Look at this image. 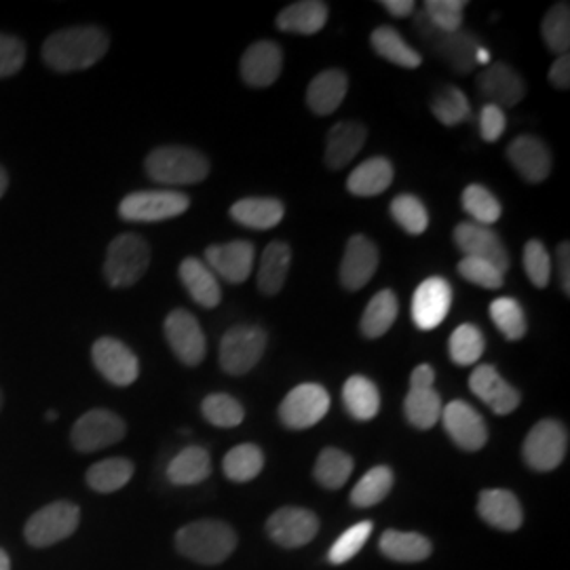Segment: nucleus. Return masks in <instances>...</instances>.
Here are the masks:
<instances>
[{
  "label": "nucleus",
  "mask_w": 570,
  "mask_h": 570,
  "mask_svg": "<svg viewBox=\"0 0 570 570\" xmlns=\"http://www.w3.org/2000/svg\"><path fill=\"white\" fill-rule=\"evenodd\" d=\"M110 39L102 28L77 26L51 35L42 45V60L58 72H77L102 60Z\"/></svg>",
  "instance_id": "obj_1"
},
{
  "label": "nucleus",
  "mask_w": 570,
  "mask_h": 570,
  "mask_svg": "<svg viewBox=\"0 0 570 570\" xmlns=\"http://www.w3.org/2000/svg\"><path fill=\"white\" fill-rule=\"evenodd\" d=\"M176 548L199 564H220L237 548V534L225 522L199 520L180 529Z\"/></svg>",
  "instance_id": "obj_2"
},
{
  "label": "nucleus",
  "mask_w": 570,
  "mask_h": 570,
  "mask_svg": "<svg viewBox=\"0 0 570 570\" xmlns=\"http://www.w3.org/2000/svg\"><path fill=\"white\" fill-rule=\"evenodd\" d=\"M146 174L165 186H188L204 183L209 161L204 153L184 146H161L146 157Z\"/></svg>",
  "instance_id": "obj_3"
},
{
  "label": "nucleus",
  "mask_w": 570,
  "mask_h": 570,
  "mask_svg": "<svg viewBox=\"0 0 570 570\" xmlns=\"http://www.w3.org/2000/svg\"><path fill=\"white\" fill-rule=\"evenodd\" d=\"M414 30L429 49L440 60L446 61L454 72L468 75L475 68V51L482 45L468 30L461 28L456 32H442L435 26H431V21L425 18L423 11L414 16Z\"/></svg>",
  "instance_id": "obj_4"
},
{
  "label": "nucleus",
  "mask_w": 570,
  "mask_h": 570,
  "mask_svg": "<svg viewBox=\"0 0 570 570\" xmlns=\"http://www.w3.org/2000/svg\"><path fill=\"white\" fill-rule=\"evenodd\" d=\"M150 265V247L140 235L125 233L108 245L104 275L112 287L138 284Z\"/></svg>",
  "instance_id": "obj_5"
},
{
  "label": "nucleus",
  "mask_w": 570,
  "mask_h": 570,
  "mask_svg": "<svg viewBox=\"0 0 570 570\" xmlns=\"http://www.w3.org/2000/svg\"><path fill=\"white\" fill-rule=\"evenodd\" d=\"M188 205L190 199L178 190H140L122 199L119 216L127 223H161L183 216Z\"/></svg>",
  "instance_id": "obj_6"
},
{
  "label": "nucleus",
  "mask_w": 570,
  "mask_h": 570,
  "mask_svg": "<svg viewBox=\"0 0 570 570\" xmlns=\"http://www.w3.org/2000/svg\"><path fill=\"white\" fill-rule=\"evenodd\" d=\"M79 520L81 510L75 503L58 501L37 511L28 520L23 534L32 548H49L75 534V530L79 529Z\"/></svg>",
  "instance_id": "obj_7"
},
{
  "label": "nucleus",
  "mask_w": 570,
  "mask_h": 570,
  "mask_svg": "<svg viewBox=\"0 0 570 570\" xmlns=\"http://www.w3.org/2000/svg\"><path fill=\"white\" fill-rule=\"evenodd\" d=\"M567 450H569L567 428L553 419H546L530 429L522 446V454L527 465L534 471H551L562 465Z\"/></svg>",
  "instance_id": "obj_8"
},
{
  "label": "nucleus",
  "mask_w": 570,
  "mask_h": 570,
  "mask_svg": "<svg viewBox=\"0 0 570 570\" xmlns=\"http://www.w3.org/2000/svg\"><path fill=\"white\" fill-rule=\"evenodd\" d=\"M266 332L263 327H230L220 341V367L230 376L247 374L263 357Z\"/></svg>",
  "instance_id": "obj_9"
},
{
  "label": "nucleus",
  "mask_w": 570,
  "mask_h": 570,
  "mask_svg": "<svg viewBox=\"0 0 570 570\" xmlns=\"http://www.w3.org/2000/svg\"><path fill=\"white\" fill-rule=\"evenodd\" d=\"M330 410V393L322 385L305 383L292 389L279 406V419L285 428L301 429L317 425Z\"/></svg>",
  "instance_id": "obj_10"
},
{
  "label": "nucleus",
  "mask_w": 570,
  "mask_h": 570,
  "mask_svg": "<svg viewBox=\"0 0 570 570\" xmlns=\"http://www.w3.org/2000/svg\"><path fill=\"white\" fill-rule=\"evenodd\" d=\"M125 438L121 416L110 410H89L75 423L70 442L79 452H96L119 444Z\"/></svg>",
  "instance_id": "obj_11"
},
{
  "label": "nucleus",
  "mask_w": 570,
  "mask_h": 570,
  "mask_svg": "<svg viewBox=\"0 0 570 570\" xmlns=\"http://www.w3.org/2000/svg\"><path fill=\"white\" fill-rule=\"evenodd\" d=\"M165 338L174 355L184 366H199L204 362L207 343L197 317L184 308H176L165 320Z\"/></svg>",
  "instance_id": "obj_12"
},
{
  "label": "nucleus",
  "mask_w": 570,
  "mask_h": 570,
  "mask_svg": "<svg viewBox=\"0 0 570 570\" xmlns=\"http://www.w3.org/2000/svg\"><path fill=\"white\" fill-rule=\"evenodd\" d=\"M91 357L104 379L117 387H129L140 376V362L136 353L117 338L104 336L96 341Z\"/></svg>",
  "instance_id": "obj_13"
},
{
  "label": "nucleus",
  "mask_w": 570,
  "mask_h": 570,
  "mask_svg": "<svg viewBox=\"0 0 570 570\" xmlns=\"http://www.w3.org/2000/svg\"><path fill=\"white\" fill-rule=\"evenodd\" d=\"M444 429L449 431L452 442L459 449L475 452L482 450L489 442V428L482 419V414L475 407L469 406L468 402L454 400L449 406L442 407Z\"/></svg>",
  "instance_id": "obj_14"
},
{
  "label": "nucleus",
  "mask_w": 570,
  "mask_h": 570,
  "mask_svg": "<svg viewBox=\"0 0 570 570\" xmlns=\"http://www.w3.org/2000/svg\"><path fill=\"white\" fill-rule=\"evenodd\" d=\"M266 530L277 546L285 550H296L315 539L320 530V520L313 511L284 508L268 518Z\"/></svg>",
  "instance_id": "obj_15"
},
{
  "label": "nucleus",
  "mask_w": 570,
  "mask_h": 570,
  "mask_svg": "<svg viewBox=\"0 0 570 570\" xmlns=\"http://www.w3.org/2000/svg\"><path fill=\"white\" fill-rule=\"evenodd\" d=\"M452 305V287L444 277H429L416 287L412 298V322L419 330H435Z\"/></svg>",
  "instance_id": "obj_16"
},
{
  "label": "nucleus",
  "mask_w": 570,
  "mask_h": 570,
  "mask_svg": "<svg viewBox=\"0 0 570 570\" xmlns=\"http://www.w3.org/2000/svg\"><path fill=\"white\" fill-rule=\"evenodd\" d=\"M454 244L468 258L489 261L503 273L510 268V254L501 242V237L489 226L461 223L454 228Z\"/></svg>",
  "instance_id": "obj_17"
},
{
  "label": "nucleus",
  "mask_w": 570,
  "mask_h": 570,
  "mask_svg": "<svg viewBox=\"0 0 570 570\" xmlns=\"http://www.w3.org/2000/svg\"><path fill=\"white\" fill-rule=\"evenodd\" d=\"M205 265L228 284H244L254 271L256 249L249 242L212 245L205 249Z\"/></svg>",
  "instance_id": "obj_18"
},
{
  "label": "nucleus",
  "mask_w": 570,
  "mask_h": 570,
  "mask_svg": "<svg viewBox=\"0 0 570 570\" xmlns=\"http://www.w3.org/2000/svg\"><path fill=\"white\" fill-rule=\"evenodd\" d=\"M469 389L499 416L511 414L515 407L520 406V400H522L518 389L511 387L510 383L499 374V370L490 364H482L471 372Z\"/></svg>",
  "instance_id": "obj_19"
},
{
  "label": "nucleus",
  "mask_w": 570,
  "mask_h": 570,
  "mask_svg": "<svg viewBox=\"0 0 570 570\" xmlns=\"http://www.w3.org/2000/svg\"><path fill=\"white\" fill-rule=\"evenodd\" d=\"M478 89L499 108L515 106L527 96V82L505 61H490L478 75Z\"/></svg>",
  "instance_id": "obj_20"
},
{
  "label": "nucleus",
  "mask_w": 570,
  "mask_h": 570,
  "mask_svg": "<svg viewBox=\"0 0 570 570\" xmlns=\"http://www.w3.org/2000/svg\"><path fill=\"white\" fill-rule=\"evenodd\" d=\"M284 68V51L277 42L258 41L247 47L239 70L249 87H268L279 79Z\"/></svg>",
  "instance_id": "obj_21"
},
{
  "label": "nucleus",
  "mask_w": 570,
  "mask_h": 570,
  "mask_svg": "<svg viewBox=\"0 0 570 570\" xmlns=\"http://www.w3.org/2000/svg\"><path fill=\"white\" fill-rule=\"evenodd\" d=\"M379 268V249L364 235H355L346 244L341 263V284L348 292H357L370 284Z\"/></svg>",
  "instance_id": "obj_22"
},
{
  "label": "nucleus",
  "mask_w": 570,
  "mask_h": 570,
  "mask_svg": "<svg viewBox=\"0 0 570 570\" xmlns=\"http://www.w3.org/2000/svg\"><path fill=\"white\" fill-rule=\"evenodd\" d=\"M511 167L530 184L548 180L551 171V155L548 144L534 136H520L508 146Z\"/></svg>",
  "instance_id": "obj_23"
},
{
  "label": "nucleus",
  "mask_w": 570,
  "mask_h": 570,
  "mask_svg": "<svg viewBox=\"0 0 570 570\" xmlns=\"http://www.w3.org/2000/svg\"><path fill=\"white\" fill-rule=\"evenodd\" d=\"M366 127L357 121L336 122L326 142V165L330 169H343L351 164L366 144Z\"/></svg>",
  "instance_id": "obj_24"
},
{
  "label": "nucleus",
  "mask_w": 570,
  "mask_h": 570,
  "mask_svg": "<svg viewBox=\"0 0 570 570\" xmlns=\"http://www.w3.org/2000/svg\"><path fill=\"white\" fill-rule=\"evenodd\" d=\"M478 511L482 520L499 530H518L522 527V505L510 490H484L478 499Z\"/></svg>",
  "instance_id": "obj_25"
},
{
  "label": "nucleus",
  "mask_w": 570,
  "mask_h": 570,
  "mask_svg": "<svg viewBox=\"0 0 570 570\" xmlns=\"http://www.w3.org/2000/svg\"><path fill=\"white\" fill-rule=\"evenodd\" d=\"M346 89H348V81L343 70L320 72L313 81L308 82L306 104L315 115L326 117L334 110H338V106L345 102Z\"/></svg>",
  "instance_id": "obj_26"
},
{
  "label": "nucleus",
  "mask_w": 570,
  "mask_h": 570,
  "mask_svg": "<svg viewBox=\"0 0 570 570\" xmlns=\"http://www.w3.org/2000/svg\"><path fill=\"white\" fill-rule=\"evenodd\" d=\"M180 279L197 305H202L204 308H214V306L220 305V301H223L220 284L204 261L184 258L183 265H180Z\"/></svg>",
  "instance_id": "obj_27"
},
{
  "label": "nucleus",
  "mask_w": 570,
  "mask_h": 570,
  "mask_svg": "<svg viewBox=\"0 0 570 570\" xmlns=\"http://www.w3.org/2000/svg\"><path fill=\"white\" fill-rule=\"evenodd\" d=\"M330 9L320 0H301L277 16V28L292 35H315L326 26Z\"/></svg>",
  "instance_id": "obj_28"
},
{
  "label": "nucleus",
  "mask_w": 570,
  "mask_h": 570,
  "mask_svg": "<svg viewBox=\"0 0 570 570\" xmlns=\"http://www.w3.org/2000/svg\"><path fill=\"white\" fill-rule=\"evenodd\" d=\"M391 183H393V165L389 164L385 157H372L351 171L346 188L355 197H376L385 193Z\"/></svg>",
  "instance_id": "obj_29"
},
{
  "label": "nucleus",
  "mask_w": 570,
  "mask_h": 570,
  "mask_svg": "<svg viewBox=\"0 0 570 570\" xmlns=\"http://www.w3.org/2000/svg\"><path fill=\"white\" fill-rule=\"evenodd\" d=\"M284 214L285 207L282 202L266 197H249L230 207V216L235 223L256 230L275 228L284 220Z\"/></svg>",
  "instance_id": "obj_30"
},
{
  "label": "nucleus",
  "mask_w": 570,
  "mask_h": 570,
  "mask_svg": "<svg viewBox=\"0 0 570 570\" xmlns=\"http://www.w3.org/2000/svg\"><path fill=\"white\" fill-rule=\"evenodd\" d=\"M292 265V249L284 242H273L266 245L261 258V268H258V289L265 296H275L282 292L287 273Z\"/></svg>",
  "instance_id": "obj_31"
},
{
  "label": "nucleus",
  "mask_w": 570,
  "mask_h": 570,
  "mask_svg": "<svg viewBox=\"0 0 570 570\" xmlns=\"http://www.w3.org/2000/svg\"><path fill=\"white\" fill-rule=\"evenodd\" d=\"M212 459L202 446H188L178 456L171 459L167 468V478L176 487H193L209 478Z\"/></svg>",
  "instance_id": "obj_32"
},
{
  "label": "nucleus",
  "mask_w": 570,
  "mask_h": 570,
  "mask_svg": "<svg viewBox=\"0 0 570 570\" xmlns=\"http://www.w3.org/2000/svg\"><path fill=\"white\" fill-rule=\"evenodd\" d=\"M370 42H372V49H374L381 58H385V60L395 63V66H402V68H419V66L423 63L421 53H419L414 47H410V45L404 41V37H402L395 28H391V26L376 28V30L372 32V37H370Z\"/></svg>",
  "instance_id": "obj_33"
},
{
  "label": "nucleus",
  "mask_w": 570,
  "mask_h": 570,
  "mask_svg": "<svg viewBox=\"0 0 570 570\" xmlns=\"http://www.w3.org/2000/svg\"><path fill=\"white\" fill-rule=\"evenodd\" d=\"M346 412L357 421H370L381 410V393L366 376H351L343 387Z\"/></svg>",
  "instance_id": "obj_34"
},
{
  "label": "nucleus",
  "mask_w": 570,
  "mask_h": 570,
  "mask_svg": "<svg viewBox=\"0 0 570 570\" xmlns=\"http://www.w3.org/2000/svg\"><path fill=\"white\" fill-rule=\"evenodd\" d=\"M397 296L391 289H383L379 292L370 303H367L366 311L362 315L360 322V330L366 338H381L383 334H387L391 326L397 320Z\"/></svg>",
  "instance_id": "obj_35"
},
{
  "label": "nucleus",
  "mask_w": 570,
  "mask_h": 570,
  "mask_svg": "<svg viewBox=\"0 0 570 570\" xmlns=\"http://www.w3.org/2000/svg\"><path fill=\"white\" fill-rule=\"evenodd\" d=\"M381 551L395 562H421L431 556V543L419 532L387 530L381 537Z\"/></svg>",
  "instance_id": "obj_36"
},
{
  "label": "nucleus",
  "mask_w": 570,
  "mask_h": 570,
  "mask_svg": "<svg viewBox=\"0 0 570 570\" xmlns=\"http://www.w3.org/2000/svg\"><path fill=\"white\" fill-rule=\"evenodd\" d=\"M442 397L435 389H410L404 402L407 423L416 429H431L442 416Z\"/></svg>",
  "instance_id": "obj_37"
},
{
  "label": "nucleus",
  "mask_w": 570,
  "mask_h": 570,
  "mask_svg": "<svg viewBox=\"0 0 570 570\" xmlns=\"http://www.w3.org/2000/svg\"><path fill=\"white\" fill-rule=\"evenodd\" d=\"M263 468H265L263 450L254 444H242V446L228 450L225 463H223L226 478L237 484H244V482L258 478Z\"/></svg>",
  "instance_id": "obj_38"
},
{
  "label": "nucleus",
  "mask_w": 570,
  "mask_h": 570,
  "mask_svg": "<svg viewBox=\"0 0 570 570\" xmlns=\"http://www.w3.org/2000/svg\"><path fill=\"white\" fill-rule=\"evenodd\" d=\"M134 478V463L129 459H106L87 471V484L96 492L121 490Z\"/></svg>",
  "instance_id": "obj_39"
},
{
  "label": "nucleus",
  "mask_w": 570,
  "mask_h": 570,
  "mask_svg": "<svg viewBox=\"0 0 570 570\" xmlns=\"http://www.w3.org/2000/svg\"><path fill=\"white\" fill-rule=\"evenodd\" d=\"M393 489V471L387 465L370 469L351 492V503L355 508L379 505Z\"/></svg>",
  "instance_id": "obj_40"
},
{
  "label": "nucleus",
  "mask_w": 570,
  "mask_h": 570,
  "mask_svg": "<svg viewBox=\"0 0 570 570\" xmlns=\"http://www.w3.org/2000/svg\"><path fill=\"white\" fill-rule=\"evenodd\" d=\"M353 473V459L338 449L322 450L315 463V480L324 489H343Z\"/></svg>",
  "instance_id": "obj_41"
},
{
  "label": "nucleus",
  "mask_w": 570,
  "mask_h": 570,
  "mask_svg": "<svg viewBox=\"0 0 570 570\" xmlns=\"http://www.w3.org/2000/svg\"><path fill=\"white\" fill-rule=\"evenodd\" d=\"M541 35L548 49L556 56H569L570 49V7L569 2L553 4L541 21Z\"/></svg>",
  "instance_id": "obj_42"
},
{
  "label": "nucleus",
  "mask_w": 570,
  "mask_h": 570,
  "mask_svg": "<svg viewBox=\"0 0 570 570\" xmlns=\"http://www.w3.org/2000/svg\"><path fill=\"white\" fill-rule=\"evenodd\" d=\"M484 334L473 324H463L456 327L450 336V360L456 366H473L484 353Z\"/></svg>",
  "instance_id": "obj_43"
},
{
  "label": "nucleus",
  "mask_w": 570,
  "mask_h": 570,
  "mask_svg": "<svg viewBox=\"0 0 570 570\" xmlns=\"http://www.w3.org/2000/svg\"><path fill=\"white\" fill-rule=\"evenodd\" d=\"M490 320L492 324L499 327V332L508 338V341H520L527 334V315L524 308L510 296L497 298L490 305Z\"/></svg>",
  "instance_id": "obj_44"
},
{
  "label": "nucleus",
  "mask_w": 570,
  "mask_h": 570,
  "mask_svg": "<svg viewBox=\"0 0 570 570\" xmlns=\"http://www.w3.org/2000/svg\"><path fill=\"white\" fill-rule=\"evenodd\" d=\"M431 112L435 115L438 121L454 127L459 122L468 121L471 106H469L468 96L459 87L446 85L431 100Z\"/></svg>",
  "instance_id": "obj_45"
},
{
  "label": "nucleus",
  "mask_w": 570,
  "mask_h": 570,
  "mask_svg": "<svg viewBox=\"0 0 570 570\" xmlns=\"http://www.w3.org/2000/svg\"><path fill=\"white\" fill-rule=\"evenodd\" d=\"M463 207L475 225H494L501 218V204L482 184H469L463 190Z\"/></svg>",
  "instance_id": "obj_46"
},
{
  "label": "nucleus",
  "mask_w": 570,
  "mask_h": 570,
  "mask_svg": "<svg viewBox=\"0 0 570 570\" xmlns=\"http://www.w3.org/2000/svg\"><path fill=\"white\" fill-rule=\"evenodd\" d=\"M391 216L397 225L406 230L407 235H423L428 230L429 214L425 204L414 195H397L391 205Z\"/></svg>",
  "instance_id": "obj_47"
},
{
  "label": "nucleus",
  "mask_w": 570,
  "mask_h": 570,
  "mask_svg": "<svg viewBox=\"0 0 570 570\" xmlns=\"http://www.w3.org/2000/svg\"><path fill=\"white\" fill-rule=\"evenodd\" d=\"M205 421L212 423L214 428L230 429L242 425L245 419V410L235 397L226 393H212L204 400Z\"/></svg>",
  "instance_id": "obj_48"
},
{
  "label": "nucleus",
  "mask_w": 570,
  "mask_h": 570,
  "mask_svg": "<svg viewBox=\"0 0 570 570\" xmlns=\"http://www.w3.org/2000/svg\"><path fill=\"white\" fill-rule=\"evenodd\" d=\"M465 0H428L425 2V18L442 32H456L463 26L465 16Z\"/></svg>",
  "instance_id": "obj_49"
},
{
  "label": "nucleus",
  "mask_w": 570,
  "mask_h": 570,
  "mask_svg": "<svg viewBox=\"0 0 570 570\" xmlns=\"http://www.w3.org/2000/svg\"><path fill=\"white\" fill-rule=\"evenodd\" d=\"M370 534H372V522H360V524L345 530L327 553L330 564H345L351 558H355L366 546Z\"/></svg>",
  "instance_id": "obj_50"
},
{
  "label": "nucleus",
  "mask_w": 570,
  "mask_h": 570,
  "mask_svg": "<svg viewBox=\"0 0 570 570\" xmlns=\"http://www.w3.org/2000/svg\"><path fill=\"white\" fill-rule=\"evenodd\" d=\"M459 275L468 279L469 284L480 285L487 289H499L505 284V273L482 258L463 256V261L459 263Z\"/></svg>",
  "instance_id": "obj_51"
},
{
  "label": "nucleus",
  "mask_w": 570,
  "mask_h": 570,
  "mask_svg": "<svg viewBox=\"0 0 570 570\" xmlns=\"http://www.w3.org/2000/svg\"><path fill=\"white\" fill-rule=\"evenodd\" d=\"M524 271L529 275L530 282L534 287H548L551 279V258L548 247L532 239L529 244L524 245Z\"/></svg>",
  "instance_id": "obj_52"
},
{
  "label": "nucleus",
  "mask_w": 570,
  "mask_h": 570,
  "mask_svg": "<svg viewBox=\"0 0 570 570\" xmlns=\"http://www.w3.org/2000/svg\"><path fill=\"white\" fill-rule=\"evenodd\" d=\"M26 61V45L18 37L0 35V79L13 77Z\"/></svg>",
  "instance_id": "obj_53"
},
{
  "label": "nucleus",
  "mask_w": 570,
  "mask_h": 570,
  "mask_svg": "<svg viewBox=\"0 0 570 570\" xmlns=\"http://www.w3.org/2000/svg\"><path fill=\"white\" fill-rule=\"evenodd\" d=\"M508 127V119L503 108H499L497 104H487L480 112V134L487 142H497L503 131Z\"/></svg>",
  "instance_id": "obj_54"
},
{
  "label": "nucleus",
  "mask_w": 570,
  "mask_h": 570,
  "mask_svg": "<svg viewBox=\"0 0 570 570\" xmlns=\"http://www.w3.org/2000/svg\"><path fill=\"white\" fill-rule=\"evenodd\" d=\"M550 81L556 89H569L570 87V58L558 56V60L551 63Z\"/></svg>",
  "instance_id": "obj_55"
},
{
  "label": "nucleus",
  "mask_w": 570,
  "mask_h": 570,
  "mask_svg": "<svg viewBox=\"0 0 570 570\" xmlns=\"http://www.w3.org/2000/svg\"><path fill=\"white\" fill-rule=\"evenodd\" d=\"M556 266L560 275V285L564 294H570V247L569 242H562L556 249Z\"/></svg>",
  "instance_id": "obj_56"
},
{
  "label": "nucleus",
  "mask_w": 570,
  "mask_h": 570,
  "mask_svg": "<svg viewBox=\"0 0 570 570\" xmlns=\"http://www.w3.org/2000/svg\"><path fill=\"white\" fill-rule=\"evenodd\" d=\"M435 381V372L429 364H421L414 367L412 376H410V389H431Z\"/></svg>",
  "instance_id": "obj_57"
},
{
  "label": "nucleus",
  "mask_w": 570,
  "mask_h": 570,
  "mask_svg": "<svg viewBox=\"0 0 570 570\" xmlns=\"http://www.w3.org/2000/svg\"><path fill=\"white\" fill-rule=\"evenodd\" d=\"M381 7H385L393 18H407L414 13L416 4L412 0H383Z\"/></svg>",
  "instance_id": "obj_58"
},
{
  "label": "nucleus",
  "mask_w": 570,
  "mask_h": 570,
  "mask_svg": "<svg viewBox=\"0 0 570 570\" xmlns=\"http://www.w3.org/2000/svg\"><path fill=\"white\" fill-rule=\"evenodd\" d=\"M7 186H9V174H7V169L0 165V199H2V195L7 193Z\"/></svg>",
  "instance_id": "obj_59"
},
{
  "label": "nucleus",
  "mask_w": 570,
  "mask_h": 570,
  "mask_svg": "<svg viewBox=\"0 0 570 570\" xmlns=\"http://www.w3.org/2000/svg\"><path fill=\"white\" fill-rule=\"evenodd\" d=\"M478 61H480V63H484V66H489L490 63L489 51H487L484 47H480V49L475 51V63H478Z\"/></svg>",
  "instance_id": "obj_60"
},
{
  "label": "nucleus",
  "mask_w": 570,
  "mask_h": 570,
  "mask_svg": "<svg viewBox=\"0 0 570 570\" xmlns=\"http://www.w3.org/2000/svg\"><path fill=\"white\" fill-rule=\"evenodd\" d=\"M0 570H11V560L2 550H0Z\"/></svg>",
  "instance_id": "obj_61"
},
{
  "label": "nucleus",
  "mask_w": 570,
  "mask_h": 570,
  "mask_svg": "<svg viewBox=\"0 0 570 570\" xmlns=\"http://www.w3.org/2000/svg\"><path fill=\"white\" fill-rule=\"evenodd\" d=\"M47 419H49V421H56L58 414H56V412H47Z\"/></svg>",
  "instance_id": "obj_62"
},
{
  "label": "nucleus",
  "mask_w": 570,
  "mask_h": 570,
  "mask_svg": "<svg viewBox=\"0 0 570 570\" xmlns=\"http://www.w3.org/2000/svg\"><path fill=\"white\" fill-rule=\"evenodd\" d=\"M0 407H2V391H0Z\"/></svg>",
  "instance_id": "obj_63"
}]
</instances>
